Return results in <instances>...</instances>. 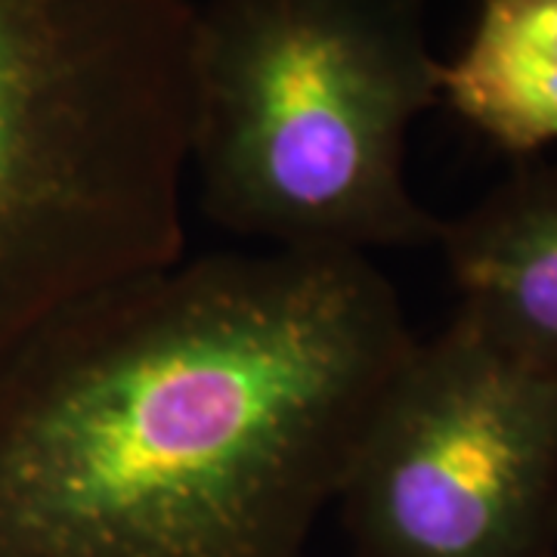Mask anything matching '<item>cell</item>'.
Instances as JSON below:
<instances>
[{
    "mask_svg": "<svg viewBox=\"0 0 557 557\" xmlns=\"http://www.w3.org/2000/svg\"><path fill=\"white\" fill-rule=\"evenodd\" d=\"M335 505L350 557H557V375L453 313L387 381Z\"/></svg>",
    "mask_w": 557,
    "mask_h": 557,
    "instance_id": "obj_4",
    "label": "cell"
},
{
    "mask_svg": "<svg viewBox=\"0 0 557 557\" xmlns=\"http://www.w3.org/2000/svg\"><path fill=\"white\" fill-rule=\"evenodd\" d=\"M416 335L372 258L220 251L0 366V557H300Z\"/></svg>",
    "mask_w": 557,
    "mask_h": 557,
    "instance_id": "obj_1",
    "label": "cell"
},
{
    "mask_svg": "<svg viewBox=\"0 0 557 557\" xmlns=\"http://www.w3.org/2000/svg\"><path fill=\"white\" fill-rule=\"evenodd\" d=\"M424 0H196L189 174L220 230L276 251L437 245L406 177L440 102Z\"/></svg>",
    "mask_w": 557,
    "mask_h": 557,
    "instance_id": "obj_3",
    "label": "cell"
},
{
    "mask_svg": "<svg viewBox=\"0 0 557 557\" xmlns=\"http://www.w3.org/2000/svg\"><path fill=\"white\" fill-rule=\"evenodd\" d=\"M440 102L508 156L557 143V0H483L440 72Z\"/></svg>",
    "mask_w": 557,
    "mask_h": 557,
    "instance_id": "obj_6",
    "label": "cell"
},
{
    "mask_svg": "<svg viewBox=\"0 0 557 557\" xmlns=\"http://www.w3.org/2000/svg\"><path fill=\"white\" fill-rule=\"evenodd\" d=\"M196 0H0V366L183 258Z\"/></svg>",
    "mask_w": 557,
    "mask_h": 557,
    "instance_id": "obj_2",
    "label": "cell"
},
{
    "mask_svg": "<svg viewBox=\"0 0 557 557\" xmlns=\"http://www.w3.org/2000/svg\"><path fill=\"white\" fill-rule=\"evenodd\" d=\"M437 245L456 317L557 375V161H523L465 214L443 220Z\"/></svg>",
    "mask_w": 557,
    "mask_h": 557,
    "instance_id": "obj_5",
    "label": "cell"
}]
</instances>
